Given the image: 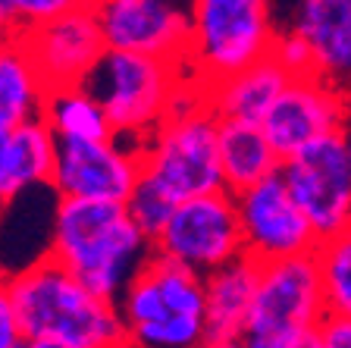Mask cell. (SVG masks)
<instances>
[{
	"mask_svg": "<svg viewBox=\"0 0 351 348\" xmlns=\"http://www.w3.org/2000/svg\"><path fill=\"white\" fill-rule=\"evenodd\" d=\"M351 119V91L320 73L292 76L263 113L261 126L279 160L311 145L314 138L342 132Z\"/></svg>",
	"mask_w": 351,
	"mask_h": 348,
	"instance_id": "obj_11",
	"label": "cell"
},
{
	"mask_svg": "<svg viewBox=\"0 0 351 348\" xmlns=\"http://www.w3.org/2000/svg\"><path fill=\"white\" fill-rule=\"evenodd\" d=\"M326 311L314 251L261 261V279L241 345L320 348V323Z\"/></svg>",
	"mask_w": 351,
	"mask_h": 348,
	"instance_id": "obj_5",
	"label": "cell"
},
{
	"mask_svg": "<svg viewBox=\"0 0 351 348\" xmlns=\"http://www.w3.org/2000/svg\"><path fill=\"white\" fill-rule=\"evenodd\" d=\"M279 173L320 239L351 223V163L342 132L320 135L289 154L279 163Z\"/></svg>",
	"mask_w": 351,
	"mask_h": 348,
	"instance_id": "obj_9",
	"label": "cell"
},
{
	"mask_svg": "<svg viewBox=\"0 0 351 348\" xmlns=\"http://www.w3.org/2000/svg\"><path fill=\"white\" fill-rule=\"evenodd\" d=\"M270 0H191V47L185 76L201 91L241 73L273 51Z\"/></svg>",
	"mask_w": 351,
	"mask_h": 348,
	"instance_id": "obj_7",
	"label": "cell"
},
{
	"mask_svg": "<svg viewBox=\"0 0 351 348\" xmlns=\"http://www.w3.org/2000/svg\"><path fill=\"white\" fill-rule=\"evenodd\" d=\"M0 22L10 25V0H0ZM10 29H13V25H10Z\"/></svg>",
	"mask_w": 351,
	"mask_h": 348,
	"instance_id": "obj_30",
	"label": "cell"
},
{
	"mask_svg": "<svg viewBox=\"0 0 351 348\" xmlns=\"http://www.w3.org/2000/svg\"><path fill=\"white\" fill-rule=\"evenodd\" d=\"M292 76L285 73V66L279 63L273 54L261 57L257 63L245 66L241 73L229 76V79L217 82L207 88V104L213 107L217 116H232V119H254L261 123L263 113L270 110L276 95L285 88V82Z\"/></svg>",
	"mask_w": 351,
	"mask_h": 348,
	"instance_id": "obj_18",
	"label": "cell"
},
{
	"mask_svg": "<svg viewBox=\"0 0 351 348\" xmlns=\"http://www.w3.org/2000/svg\"><path fill=\"white\" fill-rule=\"evenodd\" d=\"M342 138H345V151H348V163H351V119H348V123H345Z\"/></svg>",
	"mask_w": 351,
	"mask_h": 348,
	"instance_id": "obj_29",
	"label": "cell"
},
{
	"mask_svg": "<svg viewBox=\"0 0 351 348\" xmlns=\"http://www.w3.org/2000/svg\"><path fill=\"white\" fill-rule=\"evenodd\" d=\"M314 257L320 267L326 308L336 314H351V223L317 242Z\"/></svg>",
	"mask_w": 351,
	"mask_h": 348,
	"instance_id": "obj_22",
	"label": "cell"
},
{
	"mask_svg": "<svg viewBox=\"0 0 351 348\" xmlns=\"http://www.w3.org/2000/svg\"><path fill=\"white\" fill-rule=\"evenodd\" d=\"M104 44L185 63L191 47V0H91Z\"/></svg>",
	"mask_w": 351,
	"mask_h": 348,
	"instance_id": "obj_12",
	"label": "cell"
},
{
	"mask_svg": "<svg viewBox=\"0 0 351 348\" xmlns=\"http://www.w3.org/2000/svg\"><path fill=\"white\" fill-rule=\"evenodd\" d=\"M151 245L157 254L201 276L223 267L245 251L235 195L229 189H217L179 201Z\"/></svg>",
	"mask_w": 351,
	"mask_h": 348,
	"instance_id": "obj_8",
	"label": "cell"
},
{
	"mask_svg": "<svg viewBox=\"0 0 351 348\" xmlns=\"http://www.w3.org/2000/svg\"><path fill=\"white\" fill-rule=\"evenodd\" d=\"M320 348H351V314L326 311L320 323Z\"/></svg>",
	"mask_w": 351,
	"mask_h": 348,
	"instance_id": "obj_26",
	"label": "cell"
},
{
	"mask_svg": "<svg viewBox=\"0 0 351 348\" xmlns=\"http://www.w3.org/2000/svg\"><path fill=\"white\" fill-rule=\"evenodd\" d=\"M292 29L311 44L317 73L351 91V0H298Z\"/></svg>",
	"mask_w": 351,
	"mask_h": 348,
	"instance_id": "obj_16",
	"label": "cell"
},
{
	"mask_svg": "<svg viewBox=\"0 0 351 348\" xmlns=\"http://www.w3.org/2000/svg\"><path fill=\"white\" fill-rule=\"evenodd\" d=\"M35 57L44 82L51 88L60 85H85L97 63H101L107 44L101 35V22L91 3L69 10L63 16L41 22L29 32H16Z\"/></svg>",
	"mask_w": 351,
	"mask_h": 348,
	"instance_id": "obj_14",
	"label": "cell"
},
{
	"mask_svg": "<svg viewBox=\"0 0 351 348\" xmlns=\"http://www.w3.org/2000/svg\"><path fill=\"white\" fill-rule=\"evenodd\" d=\"M85 85L101 101L113 135L145 141L176 107L189 76L176 60L107 47Z\"/></svg>",
	"mask_w": 351,
	"mask_h": 348,
	"instance_id": "obj_6",
	"label": "cell"
},
{
	"mask_svg": "<svg viewBox=\"0 0 351 348\" xmlns=\"http://www.w3.org/2000/svg\"><path fill=\"white\" fill-rule=\"evenodd\" d=\"M10 201H13V195H10L7 173H3V135H0V220H3V213H7Z\"/></svg>",
	"mask_w": 351,
	"mask_h": 348,
	"instance_id": "obj_27",
	"label": "cell"
},
{
	"mask_svg": "<svg viewBox=\"0 0 351 348\" xmlns=\"http://www.w3.org/2000/svg\"><path fill=\"white\" fill-rule=\"evenodd\" d=\"M57 135L41 116L3 132V173L10 195L19 198L32 189H51Z\"/></svg>",
	"mask_w": 351,
	"mask_h": 348,
	"instance_id": "obj_20",
	"label": "cell"
},
{
	"mask_svg": "<svg viewBox=\"0 0 351 348\" xmlns=\"http://www.w3.org/2000/svg\"><path fill=\"white\" fill-rule=\"evenodd\" d=\"M219 116L197 85H185L176 107L141 141L138 185L176 207L185 198L226 189L219 167Z\"/></svg>",
	"mask_w": 351,
	"mask_h": 348,
	"instance_id": "obj_3",
	"label": "cell"
},
{
	"mask_svg": "<svg viewBox=\"0 0 351 348\" xmlns=\"http://www.w3.org/2000/svg\"><path fill=\"white\" fill-rule=\"evenodd\" d=\"M41 119L51 126L57 141H88V138H110L107 113L88 85H60L47 91Z\"/></svg>",
	"mask_w": 351,
	"mask_h": 348,
	"instance_id": "obj_21",
	"label": "cell"
},
{
	"mask_svg": "<svg viewBox=\"0 0 351 348\" xmlns=\"http://www.w3.org/2000/svg\"><path fill=\"white\" fill-rule=\"evenodd\" d=\"M261 261L254 254L241 251L239 257L204 276V345L232 348L241 345L248 314L254 305Z\"/></svg>",
	"mask_w": 351,
	"mask_h": 348,
	"instance_id": "obj_15",
	"label": "cell"
},
{
	"mask_svg": "<svg viewBox=\"0 0 351 348\" xmlns=\"http://www.w3.org/2000/svg\"><path fill=\"white\" fill-rule=\"evenodd\" d=\"M273 57L285 66L289 76H307V73H317V63H314V51L311 44L304 41L301 32H295L292 25L282 32H276V41H273Z\"/></svg>",
	"mask_w": 351,
	"mask_h": 348,
	"instance_id": "obj_24",
	"label": "cell"
},
{
	"mask_svg": "<svg viewBox=\"0 0 351 348\" xmlns=\"http://www.w3.org/2000/svg\"><path fill=\"white\" fill-rule=\"evenodd\" d=\"M151 251V239L123 201L57 195L47 254L91 292L117 301Z\"/></svg>",
	"mask_w": 351,
	"mask_h": 348,
	"instance_id": "obj_2",
	"label": "cell"
},
{
	"mask_svg": "<svg viewBox=\"0 0 351 348\" xmlns=\"http://www.w3.org/2000/svg\"><path fill=\"white\" fill-rule=\"evenodd\" d=\"M25 336H22L19 311H16V298L10 276L0 273V348H22Z\"/></svg>",
	"mask_w": 351,
	"mask_h": 348,
	"instance_id": "obj_25",
	"label": "cell"
},
{
	"mask_svg": "<svg viewBox=\"0 0 351 348\" xmlns=\"http://www.w3.org/2000/svg\"><path fill=\"white\" fill-rule=\"evenodd\" d=\"M82 3H91V0H10V25L13 32H29L53 16L82 7Z\"/></svg>",
	"mask_w": 351,
	"mask_h": 348,
	"instance_id": "obj_23",
	"label": "cell"
},
{
	"mask_svg": "<svg viewBox=\"0 0 351 348\" xmlns=\"http://www.w3.org/2000/svg\"><path fill=\"white\" fill-rule=\"evenodd\" d=\"M125 342L138 348L204 345V276L151 251L117 298Z\"/></svg>",
	"mask_w": 351,
	"mask_h": 348,
	"instance_id": "obj_4",
	"label": "cell"
},
{
	"mask_svg": "<svg viewBox=\"0 0 351 348\" xmlns=\"http://www.w3.org/2000/svg\"><path fill=\"white\" fill-rule=\"evenodd\" d=\"M51 85L44 82L25 41L13 35L0 47V135L44 113Z\"/></svg>",
	"mask_w": 351,
	"mask_h": 348,
	"instance_id": "obj_19",
	"label": "cell"
},
{
	"mask_svg": "<svg viewBox=\"0 0 351 348\" xmlns=\"http://www.w3.org/2000/svg\"><path fill=\"white\" fill-rule=\"evenodd\" d=\"M13 35H16V32L10 29L7 22H0V47H3V44H7V41H10V38H13Z\"/></svg>",
	"mask_w": 351,
	"mask_h": 348,
	"instance_id": "obj_28",
	"label": "cell"
},
{
	"mask_svg": "<svg viewBox=\"0 0 351 348\" xmlns=\"http://www.w3.org/2000/svg\"><path fill=\"white\" fill-rule=\"evenodd\" d=\"M235 204H239L245 251L254 254L257 261H276V257L314 251L320 242L314 223L301 211V204L295 201L279 170L239 192Z\"/></svg>",
	"mask_w": 351,
	"mask_h": 348,
	"instance_id": "obj_13",
	"label": "cell"
},
{
	"mask_svg": "<svg viewBox=\"0 0 351 348\" xmlns=\"http://www.w3.org/2000/svg\"><path fill=\"white\" fill-rule=\"evenodd\" d=\"M141 176V141L132 138H88L57 141L51 189L60 198L129 201Z\"/></svg>",
	"mask_w": 351,
	"mask_h": 348,
	"instance_id": "obj_10",
	"label": "cell"
},
{
	"mask_svg": "<svg viewBox=\"0 0 351 348\" xmlns=\"http://www.w3.org/2000/svg\"><path fill=\"white\" fill-rule=\"evenodd\" d=\"M219 167H223V185L232 195L245 192L248 185L261 182L279 170V154L270 145V138L261 123L254 119H232L219 116Z\"/></svg>",
	"mask_w": 351,
	"mask_h": 348,
	"instance_id": "obj_17",
	"label": "cell"
},
{
	"mask_svg": "<svg viewBox=\"0 0 351 348\" xmlns=\"http://www.w3.org/2000/svg\"><path fill=\"white\" fill-rule=\"evenodd\" d=\"M29 348H123L125 327L113 298L91 292L51 254L10 276Z\"/></svg>",
	"mask_w": 351,
	"mask_h": 348,
	"instance_id": "obj_1",
	"label": "cell"
}]
</instances>
